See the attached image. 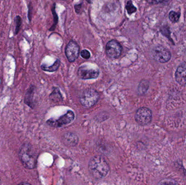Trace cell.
I'll use <instances>...</instances> for the list:
<instances>
[{
	"mask_svg": "<svg viewBox=\"0 0 186 185\" xmlns=\"http://www.w3.org/2000/svg\"><path fill=\"white\" fill-rule=\"evenodd\" d=\"M88 169L91 175L96 179L105 177L109 171V167L105 158L96 156L91 158L88 164Z\"/></svg>",
	"mask_w": 186,
	"mask_h": 185,
	"instance_id": "cell-1",
	"label": "cell"
},
{
	"mask_svg": "<svg viewBox=\"0 0 186 185\" xmlns=\"http://www.w3.org/2000/svg\"><path fill=\"white\" fill-rule=\"evenodd\" d=\"M19 156L25 168L32 169L36 167L37 155L33 146L30 143H25L21 146Z\"/></svg>",
	"mask_w": 186,
	"mask_h": 185,
	"instance_id": "cell-2",
	"label": "cell"
},
{
	"mask_svg": "<svg viewBox=\"0 0 186 185\" xmlns=\"http://www.w3.org/2000/svg\"><path fill=\"white\" fill-rule=\"evenodd\" d=\"M99 98V94L95 90L88 89L82 92L79 97V100L83 107L88 108L95 104Z\"/></svg>",
	"mask_w": 186,
	"mask_h": 185,
	"instance_id": "cell-3",
	"label": "cell"
},
{
	"mask_svg": "<svg viewBox=\"0 0 186 185\" xmlns=\"http://www.w3.org/2000/svg\"><path fill=\"white\" fill-rule=\"evenodd\" d=\"M75 118V114L72 111L69 110L66 113L57 119L50 118L46 122L48 125L51 127L59 128L64 125L69 124Z\"/></svg>",
	"mask_w": 186,
	"mask_h": 185,
	"instance_id": "cell-4",
	"label": "cell"
},
{
	"mask_svg": "<svg viewBox=\"0 0 186 185\" xmlns=\"http://www.w3.org/2000/svg\"><path fill=\"white\" fill-rule=\"evenodd\" d=\"M151 56L153 59L161 63L168 62L171 58L170 52L162 46H157L151 51Z\"/></svg>",
	"mask_w": 186,
	"mask_h": 185,
	"instance_id": "cell-5",
	"label": "cell"
},
{
	"mask_svg": "<svg viewBox=\"0 0 186 185\" xmlns=\"http://www.w3.org/2000/svg\"><path fill=\"white\" fill-rule=\"evenodd\" d=\"M152 117V112L147 107H141L135 112V121L139 125H146L150 124Z\"/></svg>",
	"mask_w": 186,
	"mask_h": 185,
	"instance_id": "cell-6",
	"label": "cell"
},
{
	"mask_svg": "<svg viewBox=\"0 0 186 185\" xmlns=\"http://www.w3.org/2000/svg\"><path fill=\"white\" fill-rule=\"evenodd\" d=\"M106 53L111 58H118L122 52V47L120 44L115 40L108 42L106 46Z\"/></svg>",
	"mask_w": 186,
	"mask_h": 185,
	"instance_id": "cell-7",
	"label": "cell"
},
{
	"mask_svg": "<svg viewBox=\"0 0 186 185\" xmlns=\"http://www.w3.org/2000/svg\"><path fill=\"white\" fill-rule=\"evenodd\" d=\"M77 75L82 79H95L99 77V71L97 69L91 68L88 66H82L78 69Z\"/></svg>",
	"mask_w": 186,
	"mask_h": 185,
	"instance_id": "cell-8",
	"label": "cell"
},
{
	"mask_svg": "<svg viewBox=\"0 0 186 185\" xmlns=\"http://www.w3.org/2000/svg\"><path fill=\"white\" fill-rule=\"evenodd\" d=\"M80 47L78 44L72 40L69 42L65 48V55L69 62L72 63L78 58Z\"/></svg>",
	"mask_w": 186,
	"mask_h": 185,
	"instance_id": "cell-9",
	"label": "cell"
},
{
	"mask_svg": "<svg viewBox=\"0 0 186 185\" xmlns=\"http://www.w3.org/2000/svg\"><path fill=\"white\" fill-rule=\"evenodd\" d=\"M175 78L177 83L182 86H186V63H183L177 67Z\"/></svg>",
	"mask_w": 186,
	"mask_h": 185,
	"instance_id": "cell-10",
	"label": "cell"
},
{
	"mask_svg": "<svg viewBox=\"0 0 186 185\" xmlns=\"http://www.w3.org/2000/svg\"><path fill=\"white\" fill-rule=\"evenodd\" d=\"M62 141L67 146L75 147L78 143V138L75 134L68 132L63 135Z\"/></svg>",
	"mask_w": 186,
	"mask_h": 185,
	"instance_id": "cell-11",
	"label": "cell"
},
{
	"mask_svg": "<svg viewBox=\"0 0 186 185\" xmlns=\"http://www.w3.org/2000/svg\"><path fill=\"white\" fill-rule=\"evenodd\" d=\"M34 91H35V87L33 85H31L28 88V89L27 90L25 98V103L29 107L32 109L34 107Z\"/></svg>",
	"mask_w": 186,
	"mask_h": 185,
	"instance_id": "cell-12",
	"label": "cell"
},
{
	"mask_svg": "<svg viewBox=\"0 0 186 185\" xmlns=\"http://www.w3.org/2000/svg\"><path fill=\"white\" fill-rule=\"evenodd\" d=\"M50 99L51 101L55 103H58L62 101L63 98L61 95L60 90L58 88H54L52 92L50 95Z\"/></svg>",
	"mask_w": 186,
	"mask_h": 185,
	"instance_id": "cell-13",
	"label": "cell"
},
{
	"mask_svg": "<svg viewBox=\"0 0 186 185\" xmlns=\"http://www.w3.org/2000/svg\"><path fill=\"white\" fill-rule=\"evenodd\" d=\"M60 60L57 59L53 65H52L50 66L45 65H42L41 66V68L43 71L47 72H54L57 71L58 69L59 68L60 65Z\"/></svg>",
	"mask_w": 186,
	"mask_h": 185,
	"instance_id": "cell-14",
	"label": "cell"
},
{
	"mask_svg": "<svg viewBox=\"0 0 186 185\" xmlns=\"http://www.w3.org/2000/svg\"><path fill=\"white\" fill-rule=\"evenodd\" d=\"M149 87V82L146 80L141 81L138 86V92L141 95H143L147 92Z\"/></svg>",
	"mask_w": 186,
	"mask_h": 185,
	"instance_id": "cell-15",
	"label": "cell"
},
{
	"mask_svg": "<svg viewBox=\"0 0 186 185\" xmlns=\"http://www.w3.org/2000/svg\"><path fill=\"white\" fill-rule=\"evenodd\" d=\"M15 35H18L19 33L20 28H21V25H22V18L21 16L19 15L16 16L15 18Z\"/></svg>",
	"mask_w": 186,
	"mask_h": 185,
	"instance_id": "cell-16",
	"label": "cell"
},
{
	"mask_svg": "<svg viewBox=\"0 0 186 185\" xmlns=\"http://www.w3.org/2000/svg\"><path fill=\"white\" fill-rule=\"evenodd\" d=\"M180 17V14L179 13L174 12V11H171L169 13V20L173 23L177 22V21H179Z\"/></svg>",
	"mask_w": 186,
	"mask_h": 185,
	"instance_id": "cell-17",
	"label": "cell"
},
{
	"mask_svg": "<svg viewBox=\"0 0 186 185\" xmlns=\"http://www.w3.org/2000/svg\"><path fill=\"white\" fill-rule=\"evenodd\" d=\"M126 9L127 10V12L128 13V14L129 15L132 14L133 13H135L137 11V8H135V6H133L132 2L131 1H129L127 2V4L126 6Z\"/></svg>",
	"mask_w": 186,
	"mask_h": 185,
	"instance_id": "cell-18",
	"label": "cell"
},
{
	"mask_svg": "<svg viewBox=\"0 0 186 185\" xmlns=\"http://www.w3.org/2000/svg\"><path fill=\"white\" fill-rule=\"evenodd\" d=\"M158 184L161 185H177L178 183L176 182L175 180H171V179H164L163 180H162L161 181L159 182Z\"/></svg>",
	"mask_w": 186,
	"mask_h": 185,
	"instance_id": "cell-19",
	"label": "cell"
},
{
	"mask_svg": "<svg viewBox=\"0 0 186 185\" xmlns=\"http://www.w3.org/2000/svg\"><path fill=\"white\" fill-rule=\"evenodd\" d=\"M32 12H33V6L31 2H30L28 4V18L30 22H31L32 18Z\"/></svg>",
	"mask_w": 186,
	"mask_h": 185,
	"instance_id": "cell-20",
	"label": "cell"
},
{
	"mask_svg": "<svg viewBox=\"0 0 186 185\" xmlns=\"http://www.w3.org/2000/svg\"><path fill=\"white\" fill-rule=\"evenodd\" d=\"M81 56L83 58L86 59H88L90 57V52L89 51H87V50H84L81 51Z\"/></svg>",
	"mask_w": 186,
	"mask_h": 185,
	"instance_id": "cell-21",
	"label": "cell"
},
{
	"mask_svg": "<svg viewBox=\"0 0 186 185\" xmlns=\"http://www.w3.org/2000/svg\"><path fill=\"white\" fill-rule=\"evenodd\" d=\"M147 3L151 4H157L164 2L165 0H146Z\"/></svg>",
	"mask_w": 186,
	"mask_h": 185,
	"instance_id": "cell-22",
	"label": "cell"
},
{
	"mask_svg": "<svg viewBox=\"0 0 186 185\" xmlns=\"http://www.w3.org/2000/svg\"><path fill=\"white\" fill-rule=\"evenodd\" d=\"M81 4H76L75 6V11L77 12V13H79L80 9H81Z\"/></svg>",
	"mask_w": 186,
	"mask_h": 185,
	"instance_id": "cell-23",
	"label": "cell"
},
{
	"mask_svg": "<svg viewBox=\"0 0 186 185\" xmlns=\"http://www.w3.org/2000/svg\"><path fill=\"white\" fill-rule=\"evenodd\" d=\"M19 185H30V184L28 182H21L19 184Z\"/></svg>",
	"mask_w": 186,
	"mask_h": 185,
	"instance_id": "cell-24",
	"label": "cell"
},
{
	"mask_svg": "<svg viewBox=\"0 0 186 185\" xmlns=\"http://www.w3.org/2000/svg\"><path fill=\"white\" fill-rule=\"evenodd\" d=\"M92 1V0H87V2H89V3H91Z\"/></svg>",
	"mask_w": 186,
	"mask_h": 185,
	"instance_id": "cell-25",
	"label": "cell"
},
{
	"mask_svg": "<svg viewBox=\"0 0 186 185\" xmlns=\"http://www.w3.org/2000/svg\"><path fill=\"white\" fill-rule=\"evenodd\" d=\"M0 184H1V179H0Z\"/></svg>",
	"mask_w": 186,
	"mask_h": 185,
	"instance_id": "cell-26",
	"label": "cell"
}]
</instances>
